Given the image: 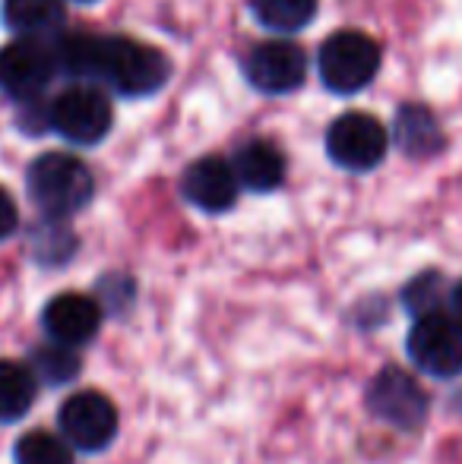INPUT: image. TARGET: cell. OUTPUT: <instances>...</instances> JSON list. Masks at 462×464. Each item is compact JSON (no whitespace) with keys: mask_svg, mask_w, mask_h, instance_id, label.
Returning <instances> with one entry per match:
<instances>
[{"mask_svg":"<svg viewBox=\"0 0 462 464\" xmlns=\"http://www.w3.org/2000/svg\"><path fill=\"white\" fill-rule=\"evenodd\" d=\"M4 23L23 38H38L61 29L64 4L61 0H4Z\"/></svg>","mask_w":462,"mask_h":464,"instance_id":"cell-15","label":"cell"},{"mask_svg":"<svg viewBox=\"0 0 462 464\" xmlns=\"http://www.w3.org/2000/svg\"><path fill=\"white\" fill-rule=\"evenodd\" d=\"M51 127L76 146H95L112 130V104L93 86L67 89L51 104Z\"/></svg>","mask_w":462,"mask_h":464,"instance_id":"cell-8","label":"cell"},{"mask_svg":"<svg viewBox=\"0 0 462 464\" xmlns=\"http://www.w3.org/2000/svg\"><path fill=\"white\" fill-rule=\"evenodd\" d=\"M396 146L412 159H428V155L440 152L444 133H440L437 117L421 104L399 108V114H396Z\"/></svg>","mask_w":462,"mask_h":464,"instance_id":"cell-14","label":"cell"},{"mask_svg":"<svg viewBox=\"0 0 462 464\" xmlns=\"http://www.w3.org/2000/svg\"><path fill=\"white\" fill-rule=\"evenodd\" d=\"M308 73V57L291 42H263L244 57V76L266 95L295 92Z\"/></svg>","mask_w":462,"mask_h":464,"instance_id":"cell-10","label":"cell"},{"mask_svg":"<svg viewBox=\"0 0 462 464\" xmlns=\"http://www.w3.org/2000/svg\"><path fill=\"white\" fill-rule=\"evenodd\" d=\"M320 76L339 95L361 92L380 70V44L364 32H336L320 48Z\"/></svg>","mask_w":462,"mask_h":464,"instance_id":"cell-4","label":"cell"},{"mask_svg":"<svg viewBox=\"0 0 462 464\" xmlns=\"http://www.w3.org/2000/svg\"><path fill=\"white\" fill-rule=\"evenodd\" d=\"M234 174L241 187L270 193L285 180V155L270 140H251L234 155Z\"/></svg>","mask_w":462,"mask_h":464,"instance_id":"cell-13","label":"cell"},{"mask_svg":"<svg viewBox=\"0 0 462 464\" xmlns=\"http://www.w3.org/2000/svg\"><path fill=\"white\" fill-rule=\"evenodd\" d=\"M80 4H93V0H80Z\"/></svg>","mask_w":462,"mask_h":464,"instance_id":"cell-23","label":"cell"},{"mask_svg":"<svg viewBox=\"0 0 462 464\" xmlns=\"http://www.w3.org/2000/svg\"><path fill=\"white\" fill-rule=\"evenodd\" d=\"M450 316L462 325V281L450 291Z\"/></svg>","mask_w":462,"mask_h":464,"instance_id":"cell-22","label":"cell"},{"mask_svg":"<svg viewBox=\"0 0 462 464\" xmlns=\"http://www.w3.org/2000/svg\"><path fill=\"white\" fill-rule=\"evenodd\" d=\"M25 187H29L32 202L48 218H70L80 208H86L95 193L93 171L67 152L38 155L25 171Z\"/></svg>","mask_w":462,"mask_h":464,"instance_id":"cell-1","label":"cell"},{"mask_svg":"<svg viewBox=\"0 0 462 464\" xmlns=\"http://www.w3.org/2000/svg\"><path fill=\"white\" fill-rule=\"evenodd\" d=\"M54 67V51L44 48L38 38H16L0 48V92L23 104L35 102Z\"/></svg>","mask_w":462,"mask_h":464,"instance_id":"cell-7","label":"cell"},{"mask_svg":"<svg viewBox=\"0 0 462 464\" xmlns=\"http://www.w3.org/2000/svg\"><path fill=\"white\" fill-rule=\"evenodd\" d=\"M253 16L272 32H298L317 16V0H253Z\"/></svg>","mask_w":462,"mask_h":464,"instance_id":"cell-17","label":"cell"},{"mask_svg":"<svg viewBox=\"0 0 462 464\" xmlns=\"http://www.w3.org/2000/svg\"><path fill=\"white\" fill-rule=\"evenodd\" d=\"M368 408L396 430H415L428 417V395L406 370L387 367L368 385Z\"/></svg>","mask_w":462,"mask_h":464,"instance_id":"cell-9","label":"cell"},{"mask_svg":"<svg viewBox=\"0 0 462 464\" xmlns=\"http://www.w3.org/2000/svg\"><path fill=\"white\" fill-rule=\"evenodd\" d=\"M440 276H421V278H415L412 285L406 287V306L415 313V316H421V313H431V310H437V294H440Z\"/></svg>","mask_w":462,"mask_h":464,"instance_id":"cell-20","label":"cell"},{"mask_svg":"<svg viewBox=\"0 0 462 464\" xmlns=\"http://www.w3.org/2000/svg\"><path fill=\"white\" fill-rule=\"evenodd\" d=\"M387 130L377 117L351 111L327 130V155L346 171H370L387 155Z\"/></svg>","mask_w":462,"mask_h":464,"instance_id":"cell-5","label":"cell"},{"mask_svg":"<svg viewBox=\"0 0 462 464\" xmlns=\"http://www.w3.org/2000/svg\"><path fill=\"white\" fill-rule=\"evenodd\" d=\"M168 73H172V63L162 51L121 35L99 38L95 80H105L121 95L140 98L159 92L165 86Z\"/></svg>","mask_w":462,"mask_h":464,"instance_id":"cell-2","label":"cell"},{"mask_svg":"<svg viewBox=\"0 0 462 464\" xmlns=\"http://www.w3.org/2000/svg\"><path fill=\"white\" fill-rule=\"evenodd\" d=\"M13 459L16 464H74V446L48 430H32V433L19 436Z\"/></svg>","mask_w":462,"mask_h":464,"instance_id":"cell-18","label":"cell"},{"mask_svg":"<svg viewBox=\"0 0 462 464\" xmlns=\"http://www.w3.org/2000/svg\"><path fill=\"white\" fill-rule=\"evenodd\" d=\"M32 372H35V379H42V382H48V385L70 382V379L80 372L76 348H67V344H57L48 338V344L32 354Z\"/></svg>","mask_w":462,"mask_h":464,"instance_id":"cell-19","label":"cell"},{"mask_svg":"<svg viewBox=\"0 0 462 464\" xmlns=\"http://www.w3.org/2000/svg\"><path fill=\"white\" fill-rule=\"evenodd\" d=\"M19 225V212H16V202H13V196L6 193L4 187H0V240H6L13 231H16Z\"/></svg>","mask_w":462,"mask_h":464,"instance_id":"cell-21","label":"cell"},{"mask_svg":"<svg viewBox=\"0 0 462 464\" xmlns=\"http://www.w3.org/2000/svg\"><path fill=\"white\" fill-rule=\"evenodd\" d=\"M42 329L51 342L67 344V348H80V344L93 342L102 329V306L89 294L64 291L42 310Z\"/></svg>","mask_w":462,"mask_h":464,"instance_id":"cell-11","label":"cell"},{"mask_svg":"<svg viewBox=\"0 0 462 464\" xmlns=\"http://www.w3.org/2000/svg\"><path fill=\"white\" fill-rule=\"evenodd\" d=\"M35 404V372L25 363L0 361V423H16Z\"/></svg>","mask_w":462,"mask_h":464,"instance_id":"cell-16","label":"cell"},{"mask_svg":"<svg viewBox=\"0 0 462 464\" xmlns=\"http://www.w3.org/2000/svg\"><path fill=\"white\" fill-rule=\"evenodd\" d=\"M406 354L428 376L450 379L462 372V325L450 310H431L415 316V325L406 338Z\"/></svg>","mask_w":462,"mask_h":464,"instance_id":"cell-3","label":"cell"},{"mask_svg":"<svg viewBox=\"0 0 462 464\" xmlns=\"http://www.w3.org/2000/svg\"><path fill=\"white\" fill-rule=\"evenodd\" d=\"M61 433L80 452H102L117 436V408L102 392H80L70 395L61 408Z\"/></svg>","mask_w":462,"mask_h":464,"instance_id":"cell-6","label":"cell"},{"mask_svg":"<svg viewBox=\"0 0 462 464\" xmlns=\"http://www.w3.org/2000/svg\"><path fill=\"white\" fill-rule=\"evenodd\" d=\"M238 174H234V165H229L225 159H216V155H206V159L193 161L191 168L181 178V193L191 206H197L200 212H229L238 199Z\"/></svg>","mask_w":462,"mask_h":464,"instance_id":"cell-12","label":"cell"}]
</instances>
